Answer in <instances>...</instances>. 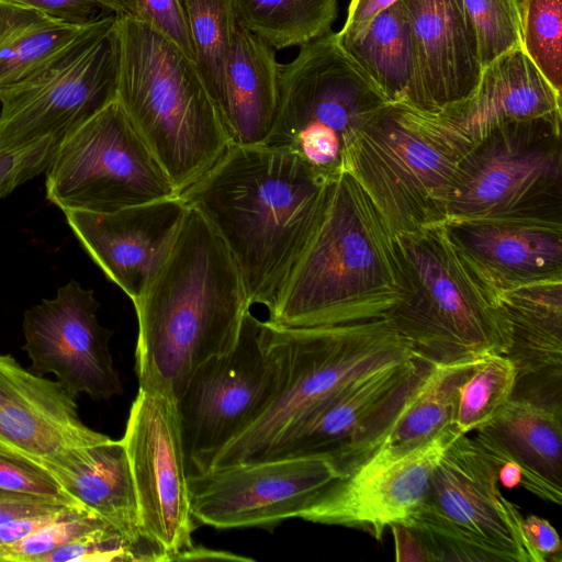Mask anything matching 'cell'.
<instances>
[{"label":"cell","instance_id":"obj_1","mask_svg":"<svg viewBox=\"0 0 562 562\" xmlns=\"http://www.w3.org/2000/svg\"><path fill=\"white\" fill-rule=\"evenodd\" d=\"M330 181L295 153L231 145L179 195L225 243L250 304L269 308L322 216Z\"/></svg>","mask_w":562,"mask_h":562},{"label":"cell","instance_id":"obj_2","mask_svg":"<svg viewBox=\"0 0 562 562\" xmlns=\"http://www.w3.org/2000/svg\"><path fill=\"white\" fill-rule=\"evenodd\" d=\"M133 304L139 389L175 401L200 364L235 347L251 306L225 243L191 207L166 260Z\"/></svg>","mask_w":562,"mask_h":562},{"label":"cell","instance_id":"obj_3","mask_svg":"<svg viewBox=\"0 0 562 562\" xmlns=\"http://www.w3.org/2000/svg\"><path fill=\"white\" fill-rule=\"evenodd\" d=\"M406 293L394 234L361 184L341 170L266 322L306 328L386 318Z\"/></svg>","mask_w":562,"mask_h":562},{"label":"cell","instance_id":"obj_4","mask_svg":"<svg viewBox=\"0 0 562 562\" xmlns=\"http://www.w3.org/2000/svg\"><path fill=\"white\" fill-rule=\"evenodd\" d=\"M116 101L178 194L231 146L195 63L149 24L117 18Z\"/></svg>","mask_w":562,"mask_h":562},{"label":"cell","instance_id":"obj_5","mask_svg":"<svg viewBox=\"0 0 562 562\" xmlns=\"http://www.w3.org/2000/svg\"><path fill=\"white\" fill-rule=\"evenodd\" d=\"M394 236L407 293L387 318L415 357L436 364L506 355L509 329L499 292L446 224Z\"/></svg>","mask_w":562,"mask_h":562},{"label":"cell","instance_id":"obj_6","mask_svg":"<svg viewBox=\"0 0 562 562\" xmlns=\"http://www.w3.org/2000/svg\"><path fill=\"white\" fill-rule=\"evenodd\" d=\"M263 327L279 367L274 395L216 453L207 471L259 461L308 409L378 368L415 357L387 317L306 328L277 327L265 321Z\"/></svg>","mask_w":562,"mask_h":562},{"label":"cell","instance_id":"obj_7","mask_svg":"<svg viewBox=\"0 0 562 562\" xmlns=\"http://www.w3.org/2000/svg\"><path fill=\"white\" fill-rule=\"evenodd\" d=\"M464 154L435 114L386 103L346 149L342 170L397 235L446 223L449 191Z\"/></svg>","mask_w":562,"mask_h":562},{"label":"cell","instance_id":"obj_8","mask_svg":"<svg viewBox=\"0 0 562 562\" xmlns=\"http://www.w3.org/2000/svg\"><path fill=\"white\" fill-rule=\"evenodd\" d=\"M522 515L499 490L497 469L459 434L432 470L425 497L401 525L430 562H543L522 531Z\"/></svg>","mask_w":562,"mask_h":562},{"label":"cell","instance_id":"obj_9","mask_svg":"<svg viewBox=\"0 0 562 562\" xmlns=\"http://www.w3.org/2000/svg\"><path fill=\"white\" fill-rule=\"evenodd\" d=\"M386 103L330 31L281 65L278 114L263 145L295 153L333 179L342 170L346 149Z\"/></svg>","mask_w":562,"mask_h":562},{"label":"cell","instance_id":"obj_10","mask_svg":"<svg viewBox=\"0 0 562 562\" xmlns=\"http://www.w3.org/2000/svg\"><path fill=\"white\" fill-rule=\"evenodd\" d=\"M562 116L494 127L463 155L447 221L498 220L562 225Z\"/></svg>","mask_w":562,"mask_h":562},{"label":"cell","instance_id":"obj_11","mask_svg":"<svg viewBox=\"0 0 562 562\" xmlns=\"http://www.w3.org/2000/svg\"><path fill=\"white\" fill-rule=\"evenodd\" d=\"M117 18L102 14L25 81L0 92V150L63 139L116 100Z\"/></svg>","mask_w":562,"mask_h":562},{"label":"cell","instance_id":"obj_12","mask_svg":"<svg viewBox=\"0 0 562 562\" xmlns=\"http://www.w3.org/2000/svg\"><path fill=\"white\" fill-rule=\"evenodd\" d=\"M46 198L63 212H113L179 195L115 100L59 143Z\"/></svg>","mask_w":562,"mask_h":562},{"label":"cell","instance_id":"obj_13","mask_svg":"<svg viewBox=\"0 0 562 562\" xmlns=\"http://www.w3.org/2000/svg\"><path fill=\"white\" fill-rule=\"evenodd\" d=\"M278 381L263 322L249 308L235 347L200 364L176 401L187 461L194 472L207 471L216 453L255 420L272 400Z\"/></svg>","mask_w":562,"mask_h":562},{"label":"cell","instance_id":"obj_14","mask_svg":"<svg viewBox=\"0 0 562 562\" xmlns=\"http://www.w3.org/2000/svg\"><path fill=\"white\" fill-rule=\"evenodd\" d=\"M430 366L413 357L360 376L297 418L259 461L329 456L342 475L367 456Z\"/></svg>","mask_w":562,"mask_h":562},{"label":"cell","instance_id":"obj_15","mask_svg":"<svg viewBox=\"0 0 562 562\" xmlns=\"http://www.w3.org/2000/svg\"><path fill=\"white\" fill-rule=\"evenodd\" d=\"M130 461L142 527L166 562L193 547L188 461L176 401L138 389L121 439Z\"/></svg>","mask_w":562,"mask_h":562},{"label":"cell","instance_id":"obj_16","mask_svg":"<svg viewBox=\"0 0 562 562\" xmlns=\"http://www.w3.org/2000/svg\"><path fill=\"white\" fill-rule=\"evenodd\" d=\"M341 476L329 456H308L235 464L189 473L195 521L217 529L269 526L299 518Z\"/></svg>","mask_w":562,"mask_h":562},{"label":"cell","instance_id":"obj_17","mask_svg":"<svg viewBox=\"0 0 562 562\" xmlns=\"http://www.w3.org/2000/svg\"><path fill=\"white\" fill-rule=\"evenodd\" d=\"M98 308L93 291L71 280L24 313L30 370L54 374L74 398L109 400L123 392L109 347L112 330L98 322Z\"/></svg>","mask_w":562,"mask_h":562},{"label":"cell","instance_id":"obj_18","mask_svg":"<svg viewBox=\"0 0 562 562\" xmlns=\"http://www.w3.org/2000/svg\"><path fill=\"white\" fill-rule=\"evenodd\" d=\"M457 435L451 427L408 452L367 456L329 484L299 518L361 530L380 541L386 528L404 524L419 506L434 468Z\"/></svg>","mask_w":562,"mask_h":562},{"label":"cell","instance_id":"obj_19","mask_svg":"<svg viewBox=\"0 0 562 562\" xmlns=\"http://www.w3.org/2000/svg\"><path fill=\"white\" fill-rule=\"evenodd\" d=\"M187 209L177 195L113 212L64 214L87 254L134 303L166 260Z\"/></svg>","mask_w":562,"mask_h":562},{"label":"cell","instance_id":"obj_20","mask_svg":"<svg viewBox=\"0 0 562 562\" xmlns=\"http://www.w3.org/2000/svg\"><path fill=\"white\" fill-rule=\"evenodd\" d=\"M108 439L82 422L76 398L56 380L0 355V446L42 467L69 449Z\"/></svg>","mask_w":562,"mask_h":562},{"label":"cell","instance_id":"obj_21","mask_svg":"<svg viewBox=\"0 0 562 562\" xmlns=\"http://www.w3.org/2000/svg\"><path fill=\"white\" fill-rule=\"evenodd\" d=\"M415 38L423 109L438 114L467 101L483 67L462 0H400Z\"/></svg>","mask_w":562,"mask_h":562},{"label":"cell","instance_id":"obj_22","mask_svg":"<svg viewBox=\"0 0 562 562\" xmlns=\"http://www.w3.org/2000/svg\"><path fill=\"white\" fill-rule=\"evenodd\" d=\"M508 324L512 397L562 409V279L499 292Z\"/></svg>","mask_w":562,"mask_h":562},{"label":"cell","instance_id":"obj_23","mask_svg":"<svg viewBox=\"0 0 562 562\" xmlns=\"http://www.w3.org/2000/svg\"><path fill=\"white\" fill-rule=\"evenodd\" d=\"M561 97L519 47L483 68L480 83L467 101L435 116L467 153L501 124L562 116Z\"/></svg>","mask_w":562,"mask_h":562},{"label":"cell","instance_id":"obj_24","mask_svg":"<svg viewBox=\"0 0 562 562\" xmlns=\"http://www.w3.org/2000/svg\"><path fill=\"white\" fill-rule=\"evenodd\" d=\"M460 249L498 292L562 279V225L525 221L446 222Z\"/></svg>","mask_w":562,"mask_h":562},{"label":"cell","instance_id":"obj_25","mask_svg":"<svg viewBox=\"0 0 562 562\" xmlns=\"http://www.w3.org/2000/svg\"><path fill=\"white\" fill-rule=\"evenodd\" d=\"M42 467L64 492L99 515L143 550L150 562H166L161 549L145 533L130 461L122 440L108 439L67 450Z\"/></svg>","mask_w":562,"mask_h":562},{"label":"cell","instance_id":"obj_26","mask_svg":"<svg viewBox=\"0 0 562 562\" xmlns=\"http://www.w3.org/2000/svg\"><path fill=\"white\" fill-rule=\"evenodd\" d=\"M473 440L493 462L516 464L522 488L561 505L562 409L512 397L492 422L475 430Z\"/></svg>","mask_w":562,"mask_h":562},{"label":"cell","instance_id":"obj_27","mask_svg":"<svg viewBox=\"0 0 562 562\" xmlns=\"http://www.w3.org/2000/svg\"><path fill=\"white\" fill-rule=\"evenodd\" d=\"M274 50L237 23L220 112L231 145H263L272 131L279 109L282 65Z\"/></svg>","mask_w":562,"mask_h":562},{"label":"cell","instance_id":"obj_28","mask_svg":"<svg viewBox=\"0 0 562 562\" xmlns=\"http://www.w3.org/2000/svg\"><path fill=\"white\" fill-rule=\"evenodd\" d=\"M339 43L389 103L424 112L414 32L400 0L381 10L358 36Z\"/></svg>","mask_w":562,"mask_h":562},{"label":"cell","instance_id":"obj_29","mask_svg":"<svg viewBox=\"0 0 562 562\" xmlns=\"http://www.w3.org/2000/svg\"><path fill=\"white\" fill-rule=\"evenodd\" d=\"M480 359L431 364L367 456L405 453L456 427L459 387Z\"/></svg>","mask_w":562,"mask_h":562},{"label":"cell","instance_id":"obj_30","mask_svg":"<svg viewBox=\"0 0 562 562\" xmlns=\"http://www.w3.org/2000/svg\"><path fill=\"white\" fill-rule=\"evenodd\" d=\"M90 22L71 23L0 0V92L42 69L71 45Z\"/></svg>","mask_w":562,"mask_h":562},{"label":"cell","instance_id":"obj_31","mask_svg":"<svg viewBox=\"0 0 562 562\" xmlns=\"http://www.w3.org/2000/svg\"><path fill=\"white\" fill-rule=\"evenodd\" d=\"M237 23L273 49L302 46L328 32L337 0H234Z\"/></svg>","mask_w":562,"mask_h":562},{"label":"cell","instance_id":"obj_32","mask_svg":"<svg viewBox=\"0 0 562 562\" xmlns=\"http://www.w3.org/2000/svg\"><path fill=\"white\" fill-rule=\"evenodd\" d=\"M180 2L194 52L195 66L220 113L224 103L226 63L237 26L234 0Z\"/></svg>","mask_w":562,"mask_h":562},{"label":"cell","instance_id":"obj_33","mask_svg":"<svg viewBox=\"0 0 562 562\" xmlns=\"http://www.w3.org/2000/svg\"><path fill=\"white\" fill-rule=\"evenodd\" d=\"M516 369L502 353L482 357L459 387L454 426L459 434L469 435L490 422L513 396Z\"/></svg>","mask_w":562,"mask_h":562},{"label":"cell","instance_id":"obj_34","mask_svg":"<svg viewBox=\"0 0 562 562\" xmlns=\"http://www.w3.org/2000/svg\"><path fill=\"white\" fill-rule=\"evenodd\" d=\"M521 47L562 94V0H520Z\"/></svg>","mask_w":562,"mask_h":562},{"label":"cell","instance_id":"obj_35","mask_svg":"<svg viewBox=\"0 0 562 562\" xmlns=\"http://www.w3.org/2000/svg\"><path fill=\"white\" fill-rule=\"evenodd\" d=\"M110 530L116 529L95 513L83 506L74 507L37 532L0 546V562H33L38 555Z\"/></svg>","mask_w":562,"mask_h":562},{"label":"cell","instance_id":"obj_36","mask_svg":"<svg viewBox=\"0 0 562 562\" xmlns=\"http://www.w3.org/2000/svg\"><path fill=\"white\" fill-rule=\"evenodd\" d=\"M475 29L482 67L521 47L520 0H462Z\"/></svg>","mask_w":562,"mask_h":562},{"label":"cell","instance_id":"obj_37","mask_svg":"<svg viewBox=\"0 0 562 562\" xmlns=\"http://www.w3.org/2000/svg\"><path fill=\"white\" fill-rule=\"evenodd\" d=\"M150 562L148 555L126 540L119 531L92 535L48 553L33 562Z\"/></svg>","mask_w":562,"mask_h":562},{"label":"cell","instance_id":"obj_38","mask_svg":"<svg viewBox=\"0 0 562 562\" xmlns=\"http://www.w3.org/2000/svg\"><path fill=\"white\" fill-rule=\"evenodd\" d=\"M0 490L82 506L64 492L47 470L2 446H0Z\"/></svg>","mask_w":562,"mask_h":562},{"label":"cell","instance_id":"obj_39","mask_svg":"<svg viewBox=\"0 0 562 562\" xmlns=\"http://www.w3.org/2000/svg\"><path fill=\"white\" fill-rule=\"evenodd\" d=\"M61 139L47 137L0 150V199L46 170Z\"/></svg>","mask_w":562,"mask_h":562},{"label":"cell","instance_id":"obj_40","mask_svg":"<svg viewBox=\"0 0 562 562\" xmlns=\"http://www.w3.org/2000/svg\"><path fill=\"white\" fill-rule=\"evenodd\" d=\"M135 19L145 22L179 46L194 63V52L180 0H136Z\"/></svg>","mask_w":562,"mask_h":562},{"label":"cell","instance_id":"obj_41","mask_svg":"<svg viewBox=\"0 0 562 562\" xmlns=\"http://www.w3.org/2000/svg\"><path fill=\"white\" fill-rule=\"evenodd\" d=\"M37 9L54 18L86 24L102 15L104 8L99 0H3Z\"/></svg>","mask_w":562,"mask_h":562},{"label":"cell","instance_id":"obj_42","mask_svg":"<svg viewBox=\"0 0 562 562\" xmlns=\"http://www.w3.org/2000/svg\"><path fill=\"white\" fill-rule=\"evenodd\" d=\"M522 531L528 543L543 562L562 561V543L559 533L547 519L536 515L524 517Z\"/></svg>","mask_w":562,"mask_h":562},{"label":"cell","instance_id":"obj_43","mask_svg":"<svg viewBox=\"0 0 562 562\" xmlns=\"http://www.w3.org/2000/svg\"><path fill=\"white\" fill-rule=\"evenodd\" d=\"M70 507L76 506L41 497L0 499V527L26 517L60 513Z\"/></svg>","mask_w":562,"mask_h":562},{"label":"cell","instance_id":"obj_44","mask_svg":"<svg viewBox=\"0 0 562 562\" xmlns=\"http://www.w3.org/2000/svg\"><path fill=\"white\" fill-rule=\"evenodd\" d=\"M395 1L397 0H350L346 22L337 33L338 38L350 40L358 36L381 10Z\"/></svg>","mask_w":562,"mask_h":562},{"label":"cell","instance_id":"obj_45","mask_svg":"<svg viewBox=\"0 0 562 562\" xmlns=\"http://www.w3.org/2000/svg\"><path fill=\"white\" fill-rule=\"evenodd\" d=\"M396 562H430L429 555L418 537L406 526L392 525Z\"/></svg>","mask_w":562,"mask_h":562},{"label":"cell","instance_id":"obj_46","mask_svg":"<svg viewBox=\"0 0 562 562\" xmlns=\"http://www.w3.org/2000/svg\"><path fill=\"white\" fill-rule=\"evenodd\" d=\"M71 508L74 507L56 514L22 518L1 526L0 546L11 544L24 537L37 532Z\"/></svg>","mask_w":562,"mask_h":562},{"label":"cell","instance_id":"obj_47","mask_svg":"<svg viewBox=\"0 0 562 562\" xmlns=\"http://www.w3.org/2000/svg\"><path fill=\"white\" fill-rule=\"evenodd\" d=\"M199 560H225V561H241L249 562L254 561L251 558L233 554L227 551L212 550L205 547H196L193 544L192 548L181 553L177 561H199Z\"/></svg>","mask_w":562,"mask_h":562},{"label":"cell","instance_id":"obj_48","mask_svg":"<svg viewBox=\"0 0 562 562\" xmlns=\"http://www.w3.org/2000/svg\"><path fill=\"white\" fill-rule=\"evenodd\" d=\"M105 11L116 18H132L137 15L136 0H99Z\"/></svg>","mask_w":562,"mask_h":562},{"label":"cell","instance_id":"obj_49","mask_svg":"<svg viewBox=\"0 0 562 562\" xmlns=\"http://www.w3.org/2000/svg\"><path fill=\"white\" fill-rule=\"evenodd\" d=\"M25 497H36V496H31V495L19 494V493L0 490V499H16V498H25Z\"/></svg>","mask_w":562,"mask_h":562}]
</instances>
